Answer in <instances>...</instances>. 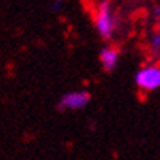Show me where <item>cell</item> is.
Listing matches in <instances>:
<instances>
[{"label": "cell", "instance_id": "277c9868", "mask_svg": "<svg viewBox=\"0 0 160 160\" xmlns=\"http://www.w3.org/2000/svg\"><path fill=\"white\" fill-rule=\"evenodd\" d=\"M118 61H119V51L116 49L114 46H106L101 49L100 52V62L103 65V69L111 72L116 65H118Z\"/></svg>", "mask_w": 160, "mask_h": 160}, {"label": "cell", "instance_id": "3957f363", "mask_svg": "<svg viewBox=\"0 0 160 160\" xmlns=\"http://www.w3.org/2000/svg\"><path fill=\"white\" fill-rule=\"evenodd\" d=\"M90 103V93L85 90H75V92H69L65 95L61 97L57 108L61 111H78Z\"/></svg>", "mask_w": 160, "mask_h": 160}, {"label": "cell", "instance_id": "5b68a950", "mask_svg": "<svg viewBox=\"0 0 160 160\" xmlns=\"http://www.w3.org/2000/svg\"><path fill=\"white\" fill-rule=\"evenodd\" d=\"M152 48H154L157 52H160V33H155L152 36Z\"/></svg>", "mask_w": 160, "mask_h": 160}, {"label": "cell", "instance_id": "6da1fadb", "mask_svg": "<svg viewBox=\"0 0 160 160\" xmlns=\"http://www.w3.org/2000/svg\"><path fill=\"white\" fill-rule=\"evenodd\" d=\"M93 23L95 30L103 39H111L116 31V17L113 7L108 0H101L93 10Z\"/></svg>", "mask_w": 160, "mask_h": 160}, {"label": "cell", "instance_id": "7a4b0ae2", "mask_svg": "<svg viewBox=\"0 0 160 160\" xmlns=\"http://www.w3.org/2000/svg\"><path fill=\"white\" fill-rule=\"evenodd\" d=\"M136 85L142 92H154L160 88V65L149 64L136 74Z\"/></svg>", "mask_w": 160, "mask_h": 160}]
</instances>
